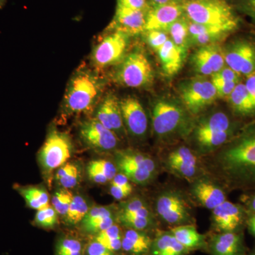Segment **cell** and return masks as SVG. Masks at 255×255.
Here are the masks:
<instances>
[{"label": "cell", "instance_id": "obj_37", "mask_svg": "<svg viewBox=\"0 0 255 255\" xmlns=\"http://www.w3.org/2000/svg\"><path fill=\"white\" fill-rule=\"evenodd\" d=\"M121 214L130 215V216H140L144 218H152L150 211L147 207L145 201L139 198H133L126 201L122 205Z\"/></svg>", "mask_w": 255, "mask_h": 255}, {"label": "cell", "instance_id": "obj_25", "mask_svg": "<svg viewBox=\"0 0 255 255\" xmlns=\"http://www.w3.org/2000/svg\"><path fill=\"white\" fill-rule=\"evenodd\" d=\"M115 164L107 159H95L87 165V175L96 184H104L113 179L117 174Z\"/></svg>", "mask_w": 255, "mask_h": 255}, {"label": "cell", "instance_id": "obj_5", "mask_svg": "<svg viewBox=\"0 0 255 255\" xmlns=\"http://www.w3.org/2000/svg\"><path fill=\"white\" fill-rule=\"evenodd\" d=\"M153 78L152 69L145 53L135 50L121 63L116 80L124 86L138 88L149 85Z\"/></svg>", "mask_w": 255, "mask_h": 255}, {"label": "cell", "instance_id": "obj_50", "mask_svg": "<svg viewBox=\"0 0 255 255\" xmlns=\"http://www.w3.org/2000/svg\"><path fill=\"white\" fill-rule=\"evenodd\" d=\"M248 92L255 100V72L251 75H248L247 81L245 83Z\"/></svg>", "mask_w": 255, "mask_h": 255}, {"label": "cell", "instance_id": "obj_38", "mask_svg": "<svg viewBox=\"0 0 255 255\" xmlns=\"http://www.w3.org/2000/svg\"><path fill=\"white\" fill-rule=\"evenodd\" d=\"M58 221V214L51 205L37 211L33 223L43 228H53Z\"/></svg>", "mask_w": 255, "mask_h": 255}, {"label": "cell", "instance_id": "obj_47", "mask_svg": "<svg viewBox=\"0 0 255 255\" xmlns=\"http://www.w3.org/2000/svg\"><path fill=\"white\" fill-rule=\"evenodd\" d=\"M87 255H116L115 253L111 251L100 243L94 240L89 243L86 248Z\"/></svg>", "mask_w": 255, "mask_h": 255}, {"label": "cell", "instance_id": "obj_14", "mask_svg": "<svg viewBox=\"0 0 255 255\" xmlns=\"http://www.w3.org/2000/svg\"><path fill=\"white\" fill-rule=\"evenodd\" d=\"M95 119L117 135L123 131L124 124L120 102L113 95L107 96L99 105Z\"/></svg>", "mask_w": 255, "mask_h": 255}, {"label": "cell", "instance_id": "obj_18", "mask_svg": "<svg viewBox=\"0 0 255 255\" xmlns=\"http://www.w3.org/2000/svg\"><path fill=\"white\" fill-rule=\"evenodd\" d=\"M145 11L117 4L114 23L118 31L128 34L140 33L145 31Z\"/></svg>", "mask_w": 255, "mask_h": 255}, {"label": "cell", "instance_id": "obj_2", "mask_svg": "<svg viewBox=\"0 0 255 255\" xmlns=\"http://www.w3.org/2000/svg\"><path fill=\"white\" fill-rule=\"evenodd\" d=\"M100 79L90 70H80L70 80L64 97V107L69 114L91 112L102 93Z\"/></svg>", "mask_w": 255, "mask_h": 255}, {"label": "cell", "instance_id": "obj_24", "mask_svg": "<svg viewBox=\"0 0 255 255\" xmlns=\"http://www.w3.org/2000/svg\"><path fill=\"white\" fill-rule=\"evenodd\" d=\"M170 232L178 242L189 252L205 246V236L198 232L192 224L174 226Z\"/></svg>", "mask_w": 255, "mask_h": 255}, {"label": "cell", "instance_id": "obj_6", "mask_svg": "<svg viewBox=\"0 0 255 255\" xmlns=\"http://www.w3.org/2000/svg\"><path fill=\"white\" fill-rule=\"evenodd\" d=\"M187 124L185 112L169 101H158L152 111V126L157 137H166L182 130Z\"/></svg>", "mask_w": 255, "mask_h": 255}, {"label": "cell", "instance_id": "obj_13", "mask_svg": "<svg viewBox=\"0 0 255 255\" xmlns=\"http://www.w3.org/2000/svg\"><path fill=\"white\" fill-rule=\"evenodd\" d=\"M184 12L182 6L174 1L155 6L146 15L145 31L167 29Z\"/></svg>", "mask_w": 255, "mask_h": 255}, {"label": "cell", "instance_id": "obj_39", "mask_svg": "<svg viewBox=\"0 0 255 255\" xmlns=\"http://www.w3.org/2000/svg\"><path fill=\"white\" fill-rule=\"evenodd\" d=\"M117 220L124 226L130 229L143 231L147 229L152 225V218L140 217V216H130L119 213Z\"/></svg>", "mask_w": 255, "mask_h": 255}, {"label": "cell", "instance_id": "obj_46", "mask_svg": "<svg viewBox=\"0 0 255 255\" xmlns=\"http://www.w3.org/2000/svg\"><path fill=\"white\" fill-rule=\"evenodd\" d=\"M194 68L198 73L203 75H211L214 74L207 61L198 52L193 56Z\"/></svg>", "mask_w": 255, "mask_h": 255}, {"label": "cell", "instance_id": "obj_21", "mask_svg": "<svg viewBox=\"0 0 255 255\" xmlns=\"http://www.w3.org/2000/svg\"><path fill=\"white\" fill-rule=\"evenodd\" d=\"M242 250L241 236L234 232L215 235L211 241V251L214 255H239Z\"/></svg>", "mask_w": 255, "mask_h": 255}, {"label": "cell", "instance_id": "obj_56", "mask_svg": "<svg viewBox=\"0 0 255 255\" xmlns=\"http://www.w3.org/2000/svg\"><path fill=\"white\" fill-rule=\"evenodd\" d=\"M177 1H187V0H177Z\"/></svg>", "mask_w": 255, "mask_h": 255}, {"label": "cell", "instance_id": "obj_31", "mask_svg": "<svg viewBox=\"0 0 255 255\" xmlns=\"http://www.w3.org/2000/svg\"><path fill=\"white\" fill-rule=\"evenodd\" d=\"M90 209L88 203L83 196L74 195L73 201L65 216V221L70 226L80 224Z\"/></svg>", "mask_w": 255, "mask_h": 255}, {"label": "cell", "instance_id": "obj_10", "mask_svg": "<svg viewBox=\"0 0 255 255\" xmlns=\"http://www.w3.org/2000/svg\"><path fill=\"white\" fill-rule=\"evenodd\" d=\"M217 93L212 82L197 80L183 88L182 99L187 110L196 114L211 105L217 98Z\"/></svg>", "mask_w": 255, "mask_h": 255}, {"label": "cell", "instance_id": "obj_51", "mask_svg": "<svg viewBox=\"0 0 255 255\" xmlns=\"http://www.w3.org/2000/svg\"><path fill=\"white\" fill-rule=\"evenodd\" d=\"M247 9L255 17V0H246Z\"/></svg>", "mask_w": 255, "mask_h": 255}, {"label": "cell", "instance_id": "obj_40", "mask_svg": "<svg viewBox=\"0 0 255 255\" xmlns=\"http://www.w3.org/2000/svg\"><path fill=\"white\" fill-rule=\"evenodd\" d=\"M167 162H177L197 167V158L194 152L185 146L171 152L167 158Z\"/></svg>", "mask_w": 255, "mask_h": 255}, {"label": "cell", "instance_id": "obj_34", "mask_svg": "<svg viewBox=\"0 0 255 255\" xmlns=\"http://www.w3.org/2000/svg\"><path fill=\"white\" fill-rule=\"evenodd\" d=\"M197 52L207 61L214 74L224 67V53L218 47L206 45Z\"/></svg>", "mask_w": 255, "mask_h": 255}, {"label": "cell", "instance_id": "obj_8", "mask_svg": "<svg viewBox=\"0 0 255 255\" xmlns=\"http://www.w3.org/2000/svg\"><path fill=\"white\" fill-rule=\"evenodd\" d=\"M128 42V34L117 30L105 37L95 47L92 60L97 68H105L123 60Z\"/></svg>", "mask_w": 255, "mask_h": 255}, {"label": "cell", "instance_id": "obj_33", "mask_svg": "<svg viewBox=\"0 0 255 255\" xmlns=\"http://www.w3.org/2000/svg\"><path fill=\"white\" fill-rule=\"evenodd\" d=\"M117 169L121 173L128 178L130 182L135 184H143L150 182L154 174L146 169L124 163H115Z\"/></svg>", "mask_w": 255, "mask_h": 255}, {"label": "cell", "instance_id": "obj_7", "mask_svg": "<svg viewBox=\"0 0 255 255\" xmlns=\"http://www.w3.org/2000/svg\"><path fill=\"white\" fill-rule=\"evenodd\" d=\"M156 211L159 217L172 226L192 224L191 209L184 198L174 191H164L156 200Z\"/></svg>", "mask_w": 255, "mask_h": 255}, {"label": "cell", "instance_id": "obj_22", "mask_svg": "<svg viewBox=\"0 0 255 255\" xmlns=\"http://www.w3.org/2000/svg\"><path fill=\"white\" fill-rule=\"evenodd\" d=\"M152 242L142 231L128 228L122 238V250L131 255H145L150 253Z\"/></svg>", "mask_w": 255, "mask_h": 255}, {"label": "cell", "instance_id": "obj_32", "mask_svg": "<svg viewBox=\"0 0 255 255\" xmlns=\"http://www.w3.org/2000/svg\"><path fill=\"white\" fill-rule=\"evenodd\" d=\"M171 41L185 53L189 41V23L184 18H178L168 28Z\"/></svg>", "mask_w": 255, "mask_h": 255}, {"label": "cell", "instance_id": "obj_55", "mask_svg": "<svg viewBox=\"0 0 255 255\" xmlns=\"http://www.w3.org/2000/svg\"><path fill=\"white\" fill-rule=\"evenodd\" d=\"M7 0H0V9L4 7L5 4H6Z\"/></svg>", "mask_w": 255, "mask_h": 255}, {"label": "cell", "instance_id": "obj_1", "mask_svg": "<svg viewBox=\"0 0 255 255\" xmlns=\"http://www.w3.org/2000/svg\"><path fill=\"white\" fill-rule=\"evenodd\" d=\"M216 170L231 184L255 182V129L243 134L214 158Z\"/></svg>", "mask_w": 255, "mask_h": 255}, {"label": "cell", "instance_id": "obj_9", "mask_svg": "<svg viewBox=\"0 0 255 255\" xmlns=\"http://www.w3.org/2000/svg\"><path fill=\"white\" fill-rule=\"evenodd\" d=\"M80 137L85 145L97 152H109L113 150L118 145L117 134L96 119L86 121L81 124Z\"/></svg>", "mask_w": 255, "mask_h": 255}, {"label": "cell", "instance_id": "obj_28", "mask_svg": "<svg viewBox=\"0 0 255 255\" xmlns=\"http://www.w3.org/2000/svg\"><path fill=\"white\" fill-rule=\"evenodd\" d=\"M229 130H232V129L228 116L223 112H217L199 123L195 130V137Z\"/></svg>", "mask_w": 255, "mask_h": 255}, {"label": "cell", "instance_id": "obj_27", "mask_svg": "<svg viewBox=\"0 0 255 255\" xmlns=\"http://www.w3.org/2000/svg\"><path fill=\"white\" fill-rule=\"evenodd\" d=\"M115 162L116 163H124L146 169L153 174L156 171V164L154 159L148 155L135 150L117 151Z\"/></svg>", "mask_w": 255, "mask_h": 255}, {"label": "cell", "instance_id": "obj_3", "mask_svg": "<svg viewBox=\"0 0 255 255\" xmlns=\"http://www.w3.org/2000/svg\"><path fill=\"white\" fill-rule=\"evenodd\" d=\"M182 7L191 22L220 26L229 32L238 28V16L223 0H190Z\"/></svg>", "mask_w": 255, "mask_h": 255}, {"label": "cell", "instance_id": "obj_41", "mask_svg": "<svg viewBox=\"0 0 255 255\" xmlns=\"http://www.w3.org/2000/svg\"><path fill=\"white\" fill-rule=\"evenodd\" d=\"M189 31L190 38L199 35H215L221 37L230 33L226 28L220 26L199 24L194 22L189 23Z\"/></svg>", "mask_w": 255, "mask_h": 255}, {"label": "cell", "instance_id": "obj_30", "mask_svg": "<svg viewBox=\"0 0 255 255\" xmlns=\"http://www.w3.org/2000/svg\"><path fill=\"white\" fill-rule=\"evenodd\" d=\"M122 238L123 235L122 230L118 225L114 223L110 228L95 235L94 240L103 245L111 251L116 253L122 249Z\"/></svg>", "mask_w": 255, "mask_h": 255}, {"label": "cell", "instance_id": "obj_15", "mask_svg": "<svg viewBox=\"0 0 255 255\" xmlns=\"http://www.w3.org/2000/svg\"><path fill=\"white\" fill-rule=\"evenodd\" d=\"M243 219L241 206L227 200L212 210V222L216 229L225 232H234Z\"/></svg>", "mask_w": 255, "mask_h": 255}, {"label": "cell", "instance_id": "obj_19", "mask_svg": "<svg viewBox=\"0 0 255 255\" xmlns=\"http://www.w3.org/2000/svg\"><path fill=\"white\" fill-rule=\"evenodd\" d=\"M162 70L167 76H173L179 71L184 60V52L169 39L157 50Z\"/></svg>", "mask_w": 255, "mask_h": 255}, {"label": "cell", "instance_id": "obj_53", "mask_svg": "<svg viewBox=\"0 0 255 255\" xmlns=\"http://www.w3.org/2000/svg\"><path fill=\"white\" fill-rule=\"evenodd\" d=\"M248 207L250 208L252 214H255V195L252 196L248 202Z\"/></svg>", "mask_w": 255, "mask_h": 255}, {"label": "cell", "instance_id": "obj_17", "mask_svg": "<svg viewBox=\"0 0 255 255\" xmlns=\"http://www.w3.org/2000/svg\"><path fill=\"white\" fill-rule=\"evenodd\" d=\"M191 194L201 206L213 210L226 201L225 191L218 184L207 179L196 181L191 188Z\"/></svg>", "mask_w": 255, "mask_h": 255}, {"label": "cell", "instance_id": "obj_49", "mask_svg": "<svg viewBox=\"0 0 255 255\" xmlns=\"http://www.w3.org/2000/svg\"><path fill=\"white\" fill-rule=\"evenodd\" d=\"M118 4L143 11H145L147 7L146 0H118Z\"/></svg>", "mask_w": 255, "mask_h": 255}, {"label": "cell", "instance_id": "obj_42", "mask_svg": "<svg viewBox=\"0 0 255 255\" xmlns=\"http://www.w3.org/2000/svg\"><path fill=\"white\" fill-rule=\"evenodd\" d=\"M167 167L176 175L186 179H193L197 172V167L177 162H167Z\"/></svg>", "mask_w": 255, "mask_h": 255}, {"label": "cell", "instance_id": "obj_36", "mask_svg": "<svg viewBox=\"0 0 255 255\" xmlns=\"http://www.w3.org/2000/svg\"><path fill=\"white\" fill-rule=\"evenodd\" d=\"M74 194L69 189H58L55 191L51 199V206L58 215L65 216L73 201Z\"/></svg>", "mask_w": 255, "mask_h": 255}, {"label": "cell", "instance_id": "obj_52", "mask_svg": "<svg viewBox=\"0 0 255 255\" xmlns=\"http://www.w3.org/2000/svg\"><path fill=\"white\" fill-rule=\"evenodd\" d=\"M248 226L251 232L255 236V214H252L251 218L248 220Z\"/></svg>", "mask_w": 255, "mask_h": 255}, {"label": "cell", "instance_id": "obj_45", "mask_svg": "<svg viewBox=\"0 0 255 255\" xmlns=\"http://www.w3.org/2000/svg\"><path fill=\"white\" fill-rule=\"evenodd\" d=\"M212 82L213 85L216 89L218 97H221V98H226V97L228 98L238 83V82Z\"/></svg>", "mask_w": 255, "mask_h": 255}, {"label": "cell", "instance_id": "obj_11", "mask_svg": "<svg viewBox=\"0 0 255 255\" xmlns=\"http://www.w3.org/2000/svg\"><path fill=\"white\" fill-rule=\"evenodd\" d=\"M225 63L239 75L248 76L255 72V48L251 43L239 41L224 53Z\"/></svg>", "mask_w": 255, "mask_h": 255}, {"label": "cell", "instance_id": "obj_4", "mask_svg": "<svg viewBox=\"0 0 255 255\" xmlns=\"http://www.w3.org/2000/svg\"><path fill=\"white\" fill-rule=\"evenodd\" d=\"M73 151V143L68 134L57 130L50 131L38 154L40 166L45 175H51L53 171L68 162Z\"/></svg>", "mask_w": 255, "mask_h": 255}, {"label": "cell", "instance_id": "obj_35", "mask_svg": "<svg viewBox=\"0 0 255 255\" xmlns=\"http://www.w3.org/2000/svg\"><path fill=\"white\" fill-rule=\"evenodd\" d=\"M84 253L82 242L69 236L60 238L55 247V255H84Z\"/></svg>", "mask_w": 255, "mask_h": 255}, {"label": "cell", "instance_id": "obj_26", "mask_svg": "<svg viewBox=\"0 0 255 255\" xmlns=\"http://www.w3.org/2000/svg\"><path fill=\"white\" fill-rule=\"evenodd\" d=\"M228 99L233 110L238 114L248 115L255 112V100L245 84L238 83Z\"/></svg>", "mask_w": 255, "mask_h": 255}, {"label": "cell", "instance_id": "obj_16", "mask_svg": "<svg viewBox=\"0 0 255 255\" xmlns=\"http://www.w3.org/2000/svg\"><path fill=\"white\" fill-rule=\"evenodd\" d=\"M117 220L110 206H95L90 208L80 225L84 232L95 236L110 228Z\"/></svg>", "mask_w": 255, "mask_h": 255}, {"label": "cell", "instance_id": "obj_29", "mask_svg": "<svg viewBox=\"0 0 255 255\" xmlns=\"http://www.w3.org/2000/svg\"><path fill=\"white\" fill-rule=\"evenodd\" d=\"M82 172L80 164L68 162L57 169L55 179L64 189H70L76 187L82 180Z\"/></svg>", "mask_w": 255, "mask_h": 255}, {"label": "cell", "instance_id": "obj_20", "mask_svg": "<svg viewBox=\"0 0 255 255\" xmlns=\"http://www.w3.org/2000/svg\"><path fill=\"white\" fill-rule=\"evenodd\" d=\"M189 252L169 231L157 233L149 253L150 255H186Z\"/></svg>", "mask_w": 255, "mask_h": 255}, {"label": "cell", "instance_id": "obj_54", "mask_svg": "<svg viewBox=\"0 0 255 255\" xmlns=\"http://www.w3.org/2000/svg\"><path fill=\"white\" fill-rule=\"evenodd\" d=\"M155 6H159V5L165 4L167 3L172 2L174 1L173 0H151Z\"/></svg>", "mask_w": 255, "mask_h": 255}, {"label": "cell", "instance_id": "obj_48", "mask_svg": "<svg viewBox=\"0 0 255 255\" xmlns=\"http://www.w3.org/2000/svg\"><path fill=\"white\" fill-rule=\"evenodd\" d=\"M132 191V187H119V186L112 185L111 184L110 192L111 195L117 200L125 199L128 197Z\"/></svg>", "mask_w": 255, "mask_h": 255}, {"label": "cell", "instance_id": "obj_43", "mask_svg": "<svg viewBox=\"0 0 255 255\" xmlns=\"http://www.w3.org/2000/svg\"><path fill=\"white\" fill-rule=\"evenodd\" d=\"M147 41L152 48L157 50L169 39L167 33L163 31L153 30L147 31Z\"/></svg>", "mask_w": 255, "mask_h": 255}, {"label": "cell", "instance_id": "obj_12", "mask_svg": "<svg viewBox=\"0 0 255 255\" xmlns=\"http://www.w3.org/2000/svg\"><path fill=\"white\" fill-rule=\"evenodd\" d=\"M124 124L133 136L140 137L147 129V117L140 102L134 97H127L120 102Z\"/></svg>", "mask_w": 255, "mask_h": 255}, {"label": "cell", "instance_id": "obj_23", "mask_svg": "<svg viewBox=\"0 0 255 255\" xmlns=\"http://www.w3.org/2000/svg\"><path fill=\"white\" fill-rule=\"evenodd\" d=\"M14 189L22 196L30 209L41 210L50 205V196L46 189L38 186L14 184Z\"/></svg>", "mask_w": 255, "mask_h": 255}, {"label": "cell", "instance_id": "obj_44", "mask_svg": "<svg viewBox=\"0 0 255 255\" xmlns=\"http://www.w3.org/2000/svg\"><path fill=\"white\" fill-rule=\"evenodd\" d=\"M239 74L235 72L229 67H223L217 73L213 74L211 81H226L238 82Z\"/></svg>", "mask_w": 255, "mask_h": 255}]
</instances>
